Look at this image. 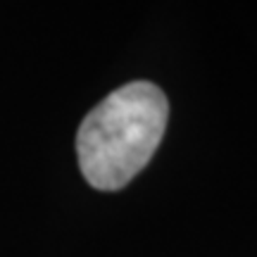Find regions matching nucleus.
I'll use <instances>...</instances> for the list:
<instances>
[{
  "label": "nucleus",
  "instance_id": "obj_1",
  "mask_svg": "<svg viewBox=\"0 0 257 257\" xmlns=\"http://www.w3.org/2000/svg\"><path fill=\"white\" fill-rule=\"evenodd\" d=\"M169 119L165 91L153 81H131L105 95L76 134L83 179L98 191H119L153 160Z\"/></svg>",
  "mask_w": 257,
  "mask_h": 257
}]
</instances>
